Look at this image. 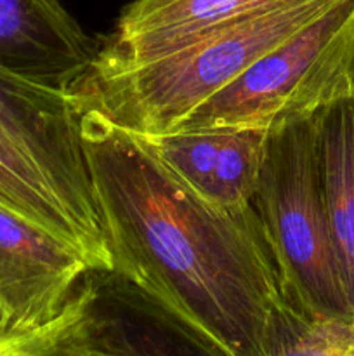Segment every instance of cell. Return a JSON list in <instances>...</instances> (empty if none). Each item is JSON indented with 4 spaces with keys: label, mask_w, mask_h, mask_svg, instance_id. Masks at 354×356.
Here are the masks:
<instances>
[{
    "label": "cell",
    "mask_w": 354,
    "mask_h": 356,
    "mask_svg": "<svg viewBox=\"0 0 354 356\" xmlns=\"http://www.w3.org/2000/svg\"><path fill=\"white\" fill-rule=\"evenodd\" d=\"M0 205L76 250L94 273L113 271L96 209L76 200L2 132Z\"/></svg>",
    "instance_id": "30bf717a"
},
{
    "label": "cell",
    "mask_w": 354,
    "mask_h": 356,
    "mask_svg": "<svg viewBox=\"0 0 354 356\" xmlns=\"http://www.w3.org/2000/svg\"><path fill=\"white\" fill-rule=\"evenodd\" d=\"M267 356H354V316L305 318L290 313Z\"/></svg>",
    "instance_id": "5bb4252c"
},
{
    "label": "cell",
    "mask_w": 354,
    "mask_h": 356,
    "mask_svg": "<svg viewBox=\"0 0 354 356\" xmlns=\"http://www.w3.org/2000/svg\"><path fill=\"white\" fill-rule=\"evenodd\" d=\"M353 92L354 0H335L170 132L273 131L314 117Z\"/></svg>",
    "instance_id": "277c9868"
},
{
    "label": "cell",
    "mask_w": 354,
    "mask_h": 356,
    "mask_svg": "<svg viewBox=\"0 0 354 356\" xmlns=\"http://www.w3.org/2000/svg\"><path fill=\"white\" fill-rule=\"evenodd\" d=\"M252 205L292 309L305 318L354 316L323 200L316 115L269 131Z\"/></svg>",
    "instance_id": "3957f363"
},
{
    "label": "cell",
    "mask_w": 354,
    "mask_h": 356,
    "mask_svg": "<svg viewBox=\"0 0 354 356\" xmlns=\"http://www.w3.org/2000/svg\"><path fill=\"white\" fill-rule=\"evenodd\" d=\"M316 143L326 218L354 315V92L316 115Z\"/></svg>",
    "instance_id": "8fae6325"
},
{
    "label": "cell",
    "mask_w": 354,
    "mask_h": 356,
    "mask_svg": "<svg viewBox=\"0 0 354 356\" xmlns=\"http://www.w3.org/2000/svg\"><path fill=\"white\" fill-rule=\"evenodd\" d=\"M90 287L83 284L65 312L51 323L26 332H0V356H30L61 341L83 315Z\"/></svg>",
    "instance_id": "9a60e30c"
},
{
    "label": "cell",
    "mask_w": 354,
    "mask_h": 356,
    "mask_svg": "<svg viewBox=\"0 0 354 356\" xmlns=\"http://www.w3.org/2000/svg\"><path fill=\"white\" fill-rule=\"evenodd\" d=\"M73 329H75V327H73ZM71 330H69V332L56 344H52V346L45 348V350L38 351V353H33L30 356H85L78 350V346L71 341Z\"/></svg>",
    "instance_id": "2e32d148"
},
{
    "label": "cell",
    "mask_w": 354,
    "mask_h": 356,
    "mask_svg": "<svg viewBox=\"0 0 354 356\" xmlns=\"http://www.w3.org/2000/svg\"><path fill=\"white\" fill-rule=\"evenodd\" d=\"M0 332H2V329H0Z\"/></svg>",
    "instance_id": "e0dca14e"
},
{
    "label": "cell",
    "mask_w": 354,
    "mask_h": 356,
    "mask_svg": "<svg viewBox=\"0 0 354 356\" xmlns=\"http://www.w3.org/2000/svg\"><path fill=\"white\" fill-rule=\"evenodd\" d=\"M97 49L59 0H0V68L69 90Z\"/></svg>",
    "instance_id": "ba28073f"
},
{
    "label": "cell",
    "mask_w": 354,
    "mask_h": 356,
    "mask_svg": "<svg viewBox=\"0 0 354 356\" xmlns=\"http://www.w3.org/2000/svg\"><path fill=\"white\" fill-rule=\"evenodd\" d=\"M285 2L288 0H134L92 63L120 66L155 61Z\"/></svg>",
    "instance_id": "9c48e42d"
},
{
    "label": "cell",
    "mask_w": 354,
    "mask_h": 356,
    "mask_svg": "<svg viewBox=\"0 0 354 356\" xmlns=\"http://www.w3.org/2000/svg\"><path fill=\"white\" fill-rule=\"evenodd\" d=\"M0 132L76 200L96 209L80 111L68 90L35 83L0 68Z\"/></svg>",
    "instance_id": "8992f818"
},
{
    "label": "cell",
    "mask_w": 354,
    "mask_h": 356,
    "mask_svg": "<svg viewBox=\"0 0 354 356\" xmlns=\"http://www.w3.org/2000/svg\"><path fill=\"white\" fill-rule=\"evenodd\" d=\"M139 136V134H137ZM226 131H186L141 136L160 160L179 177L205 197L210 184Z\"/></svg>",
    "instance_id": "4fadbf2b"
},
{
    "label": "cell",
    "mask_w": 354,
    "mask_h": 356,
    "mask_svg": "<svg viewBox=\"0 0 354 356\" xmlns=\"http://www.w3.org/2000/svg\"><path fill=\"white\" fill-rule=\"evenodd\" d=\"M71 341L85 356H219L115 273L90 275Z\"/></svg>",
    "instance_id": "52a82bcc"
},
{
    "label": "cell",
    "mask_w": 354,
    "mask_h": 356,
    "mask_svg": "<svg viewBox=\"0 0 354 356\" xmlns=\"http://www.w3.org/2000/svg\"><path fill=\"white\" fill-rule=\"evenodd\" d=\"M205 198L222 207H246L252 204L266 155L269 131L264 129H224Z\"/></svg>",
    "instance_id": "7c38bea8"
},
{
    "label": "cell",
    "mask_w": 354,
    "mask_h": 356,
    "mask_svg": "<svg viewBox=\"0 0 354 356\" xmlns=\"http://www.w3.org/2000/svg\"><path fill=\"white\" fill-rule=\"evenodd\" d=\"M90 273L76 250L0 205V329L51 323Z\"/></svg>",
    "instance_id": "5b68a950"
},
{
    "label": "cell",
    "mask_w": 354,
    "mask_h": 356,
    "mask_svg": "<svg viewBox=\"0 0 354 356\" xmlns=\"http://www.w3.org/2000/svg\"><path fill=\"white\" fill-rule=\"evenodd\" d=\"M333 2L288 0L155 61L92 63L68 92L80 113L92 111L132 134H167Z\"/></svg>",
    "instance_id": "7a4b0ae2"
},
{
    "label": "cell",
    "mask_w": 354,
    "mask_h": 356,
    "mask_svg": "<svg viewBox=\"0 0 354 356\" xmlns=\"http://www.w3.org/2000/svg\"><path fill=\"white\" fill-rule=\"evenodd\" d=\"M80 132L111 273L215 355H269L294 309L253 205L207 200L141 136L92 111Z\"/></svg>",
    "instance_id": "6da1fadb"
}]
</instances>
